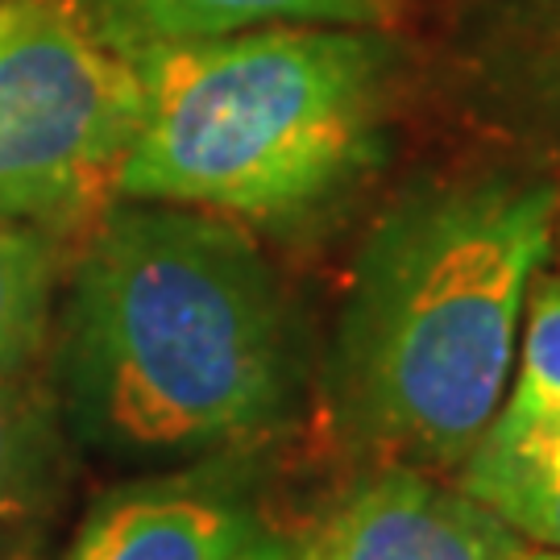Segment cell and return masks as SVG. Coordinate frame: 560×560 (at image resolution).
<instances>
[{
    "instance_id": "cell-1",
    "label": "cell",
    "mask_w": 560,
    "mask_h": 560,
    "mask_svg": "<svg viewBox=\"0 0 560 560\" xmlns=\"http://www.w3.org/2000/svg\"><path fill=\"white\" fill-rule=\"evenodd\" d=\"M59 390L71 432L117 460L261 441L295 402L270 261L212 212L138 200L101 212L67 295Z\"/></svg>"
},
{
    "instance_id": "cell-2",
    "label": "cell",
    "mask_w": 560,
    "mask_h": 560,
    "mask_svg": "<svg viewBox=\"0 0 560 560\" xmlns=\"http://www.w3.org/2000/svg\"><path fill=\"white\" fill-rule=\"evenodd\" d=\"M557 217V183L523 175L423 187L382 217L328 361L337 420L361 448L411 469L465 465L506 399Z\"/></svg>"
},
{
    "instance_id": "cell-3",
    "label": "cell",
    "mask_w": 560,
    "mask_h": 560,
    "mask_svg": "<svg viewBox=\"0 0 560 560\" xmlns=\"http://www.w3.org/2000/svg\"><path fill=\"white\" fill-rule=\"evenodd\" d=\"M129 59L141 117L120 200L300 221L378 159L395 50L370 25H261Z\"/></svg>"
},
{
    "instance_id": "cell-4",
    "label": "cell",
    "mask_w": 560,
    "mask_h": 560,
    "mask_svg": "<svg viewBox=\"0 0 560 560\" xmlns=\"http://www.w3.org/2000/svg\"><path fill=\"white\" fill-rule=\"evenodd\" d=\"M141 80L75 0H0V217L59 233L117 196Z\"/></svg>"
},
{
    "instance_id": "cell-5",
    "label": "cell",
    "mask_w": 560,
    "mask_h": 560,
    "mask_svg": "<svg viewBox=\"0 0 560 560\" xmlns=\"http://www.w3.org/2000/svg\"><path fill=\"white\" fill-rule=\"evenodd\" d=\"M532 540L460 486L390 465L291 540V560H523Z\"/></svg>"
},
{
    "instance_id": "cell-6",
    "label": "cell",
    "mask_w": 560,
    "mask_h": 560,
    "mask_svg": "<svg viewBox=\"0 0 560 560\" xmlns=\"http://www.w3.org/2000/svg\"><path fill=\"white\" fill-rule=\"evenodd\" d=\"M258 527L237 474L183 465L104 494L55 560H233Z\"/></svg>"
},
{
    "instance_id": "cell-7",
    "label": "cell",
    "mask_w": 560,
    "mask_h": 560,
    "mask_svg": "<svg viewBox=\"0 0 560 560\" xmlns=\"http://www.w3.org/2000/svg\"><path fill=\"white\" fill-rule=\"evenodd\" d=\"M120 55L261 25H378L386 0H75Z\"/></svg>"
},
{
    "instance_id": "cell-8",
    "label": "cell",
    "mask_w": 560,
    "mask_h": 560,
    "mask_svg": "<svg viewBox=\"0 0 560 560\" xmlns=\"http://www.w3.org/2000/svg\"><path fill=\"white\" fill-rule=\"evenodd\" d=\"M457 486L523 540L560 548V428H499L465 457Z\"/></svg>"
},
{
    "instance_id": "cell-9",
    "label": "cell",
    "mask_w": 560,
    "mask_h": 560,
    "mask_svg": "<svg viewBox=\"0 0 560 560\" xmlns=\"http://www.w3.org/2000/svg\"><path fill=\"white\" fill-rule=\"evenodd\" d=\"M62 432L55 407L30 374L0 370V527L46 520L59 499Z\"/></svg>"
},
{
    "instance_id": "cell-10",
    "label": "cell",
    "mask_w": 560,
    "mask_h": 560,
    "mask_svg": "<svg viewBox=\"0 0 560 560\" xmlns=\"http://www.w3.org/2000/svg\"><path fill=\"white\" fill-rule=\"evenodd\" d=\"M55 241L34 224L0 217V370L30 374L55 324Z\"/></svg>"
},
{
    "instance_id": "cell-11",
    "label": "cell",
    "mask_w": 560,
    "mask_h": 560,
    "mask_svg": "<svg viewBox=\"0 0 560 560\" xmlns=\"http://www.w3.org/2000/svg\"><path fill=\"white\" fill-rule=\"evenodd\" d=\"M515 378L506 386L494 423L499 428H560V275H544L527 287Z\"/></svg>"
},
{
    "instance_id": "cell-12",
    "label": "cell",
    "mask_w": 560,
    "mask_h": 560,
    "mask_svg": "<svg viewBox=\"0 0 560 560\" xmlns=\"http://www.w3.org/2000/svg\"><path fill=\"white\" fill-rule=\"evenodd\" d=\"M506 80L536 117L560 129V0H540L511 42Z\"/></svg>"
},
{
    "instance_id": "cell-13",
    "label": "cell",
    "mask_w": 560,
    "mask_h": 560,
    "mask_svg": "<svg viewBox=\"0 0 560 560\" xmlns=\"http://www.w3.org/2000/svg\"><path fill=\"white\" fill-rule=\"evenodd\" d=\"M0 560H55L46 523L42 520L4 523L0 527Z\"/></svg>"
},
{
    "instance_id": "cell-14",
    "label": "cell",
    "mask_w": 560,
    "mask_h": 560,
    "mask_svg": "<svg viewBox=\"0 0 560 560\" xmlns=\"http://www.w3.org/2000/svg\"><path fill=\"white\" fill-rule=\"evenodd\" d=\"M233 560H291V540L270 532V527H258L249 540L241 544V552Z\"/></svg>"
},
{
    "instance_id": "cell-15",
    "label": "cell",
    "mask_w": 560,
    "mask_h": 560,
    "mask_svg": "<svg viewBox=\"0 0 560 560\" xmlns=\"http://www.w3.org/2000/svg\"><path fill=\"white\" fill-rule=\"evenodd\" d=\"M523 560H560V548H548V552H532V557Z\"/></svg>"
},
{
    "instance_id": "cell-16",
    "label": "cell",
    "mask_w": 560,
    "mask_h": 560,
    "mask_svg": "<svg viewBox=\"0 0 560 560\" xmlns=\"http://www.w3.org/2000/svg\"><path fill=\"white\" fill-rule=\"evenodd\" d=\"M557 224H560V221H557ZM557 237H560V229H557Z\"/></svg>"
}]
</instances>
